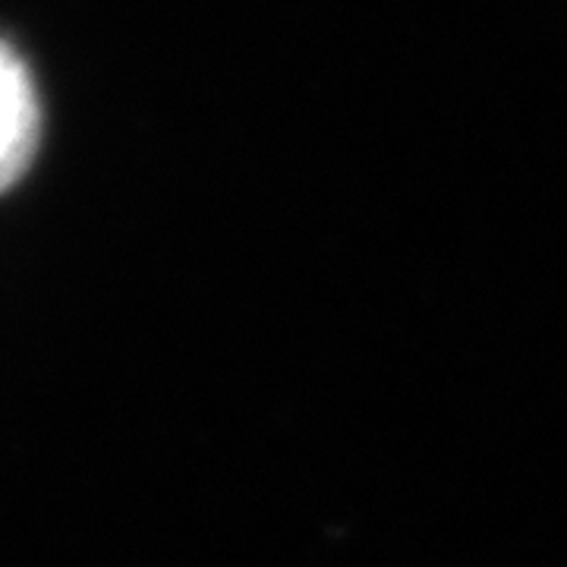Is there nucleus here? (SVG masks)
I'll return each instance as SVG.
<instances>
[{"label": "nucleus", "mask_w": 567, "mask_h": 567, "mask_svg": "<svg viewBox=\"0 0 567 567\" xmlns=\"http://www.w3.org/2000/svg\"><path fill=\"white\" fill-rule=\"evenodd\" d=\"M41 136V107L32 73L0 39V193L20 181L35 158Z\"/></svg>", "instance_id": "1"}]
</instances>
